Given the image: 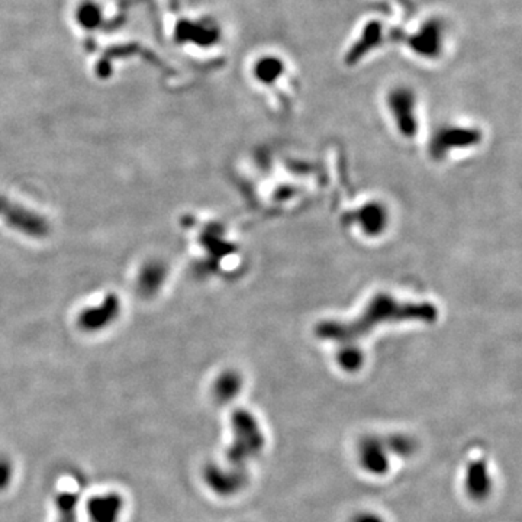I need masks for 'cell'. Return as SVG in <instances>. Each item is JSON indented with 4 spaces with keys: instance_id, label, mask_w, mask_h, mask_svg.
Instances as JSON below:
<instances>
[{
    "instance_id": "6da1fadb",
    "label": "cell",
    "mask_w": 522,
    "mask_h": 522,
    "mask_svg": "<svg viewBox=\"0 0 522 522\" xmlns=\"http://www.w3.org/2000/svg\"><path fill=\"white\" fill-rule=\"evenodd\" d=\"M435 309L428 303H399L389 296H379L373 299L363 315L347 324L325 323L318 328L319 336L327 340L351 341L360 339L379 323L392 321H431L435 318Z\"/></svg>"
},
{
    "instance_id": "7a4b0ae2",
    "label": "cell",
    "mask_w": 522,
    "mask_h": 522,
    "mask_svg": "<svg viewBox=\"0 0 522 522\" xmlns=\"http://www.w3.org/2000/svg\"><path fill=\"white\" fill-rule=\"evenodd\" d=\"M447 29L443 19L439 16H431L421 22L415 31L405 38L409 51L421 60L435 61L440 60L446 49Z\"/></svg>"
},
{
    "instance_id": "3957f363",
    "label": "cell",
    "mask_w": 522,
    "mask_h": 522,
    "mask_svg": "<svg viewBox=\"0 0 522 522\" xmlns=\"http://www.w3.org/2000/svg\"><path fill=\"white\" fill-rule=\"evenodd\" d=\"M387 108L403 136L416 132V95L409 86H395L387 95Z\"/></svg>"
},
{
    "instance_id": "277c9868",
    "label": "cell",
    "mask_w": 522,
    "mask_h": 522,
    "mask_svg": "<svg viewBox=\"0 0 522 522\" xmlns=\"http://www.w3.org/2000/svg\"><path fill=\"white\" fill-rule=\"evenodd\" d=\"M0 215L5 216L6 224L10 228L31 238H44L49 232V225L41 215L24 206L9 204L8 200H5L3 206L0 208Z\"/></svg>"
},
{
    "instance_id": "5b68a950",
    "label": "cell",
    "mask_w": 522,
    "mask_h": 522,
    "mask_svg": "<svg viewBox=\"0 0 522 522\" xmlns=\"http://www.w3.org/2000/svg\"><path fill=\"white\" fill-rule=\"evenodd\" d=\"M384 41V26L377 19L367 21L361 29L359 37L352 41L350 48L344 54V63L347 65H356L363 61L367 56L375 53L382 47Z\"/></svg>"
},
{
    "instance_id": "8992f818",
    "label": "cell",
    "mask_w": 522,
    "mask_h": 522,
    "mask_svg": "<svg viewBox=\"0 0 522 522\" xmlns=\"http://www.w3.org/2000/svg\"><path fill=\"white\" fill-rule=\"evenodd\" d=\"M177 37L181 42L195 44L202 48H211L221 41L222 31L212 19H186L179 24Z\"/></svg>"
},
{
    "instance_id": "52a82bcc",
    "label": "cell",
    "mask_w": 522,
    "mask_h": 522,
    "mask_svg": "<svg viewBox=\"0 0 522 522\" xmlns=\"http://www.w3.org/2000/svg\"><path fill=\"white\" fill-rule=\"evenodd\" d=\"M389 447L386 440L377 437H367L359 446V463L370 475H384L389 470Z\"/></svg>"
},
{
    "instance_id": "ba28073f",
    "label": "cell",
    "mask_w": 522,
    "mask_h": 522,
    "mask_svg": "<svg viewBox=\"0 0 522 522\" xmlns=\"http://www.w3.org/2000/svg\"><path fill=\"white\" fill-rule=\"evenodd\" d=\"M121 302L115 295H108L97 307L88 308L79 315L77 324L84 331H99L112 324L120 315Z\"/></svg>"
},
{
    "instance_id": "9c48e42d",
    "label": "cell",
    "mask_w": 522,
    "mask_h": 522,
    "mask_svg": "<svg viewBox=\"0 0 522 522\" xmlns=\"http://www.w3.org/2000/svg\"><path fill=\"white\" fill-rule=\"evenodd\" d=\"M286 61L282 56L275 53H264L259 56L251 64V76L259 84L272 88L277 84L286 74Z\"/></svg>"
},
{
    "instance_id": "30bf717a",
    "label": "cell",
    "mask_w": 522,
    "mask_h": 522,
    "mask_svg": "<svg viewBox=\"0 0 522 522\" xmlns=\"http://www.w3.org/2000/svg\"><path fill=\"white\" fill-rule=\"evenodd\" d=\"M491 475L487 464L483 460H473L467 468L466 487L473 498H483L491 491Z\"/></svg>"
},
{
    "instance_id": "8fae6325",
    "label": "cell",
    "mask_w": 522,
    "mask_h": 522,
    "mask_svg": "<svg viewBox=\"0 0 522 522\" xmlns=\"http://www.w3.org/2000/svg\"><path fill=\"white\" fill-rule=\"evenodd\" d=\"M165 267L160 261L147 263L138 276V292L145 296H154L164 283Z\"/></svg>"
},
{
    "instance_id": "7c38bea8",
    "label": "cell",
    "mask_w": 522,
    "mask_h": 522,
    "mask_svg": "<svg viewBox=\"0 0 522 522\" xmlns=\"http://www.w3.org/2000/svg\"><path fill=\"white\" fill-rule=\"evenodd\" d=\"M102 21H104L102 8H100L96 2L86 0V2H81L77 6L76 22L80 28L88 29V31H95L102 25Z\"/></svg>"
},
{
    "instance_id": "4fadbf2b",
    "label": "cell",
    "mask_w": 522,
    "mask_h": 522,
    "mask_svg": "<svg viewBox=\"0 0 522 522\" xmlns=\"http://www.w3.org/2000/svg\"><path fill=\"white\" fill-rule=\"evenodd\" d=\"M478 140H479V132L476 129L456 127V128H447V129L440 131V133L435 138V142L439 144V148H441L446 144H451L452 147L459 144L468 145V144L476 142Z\"/></svg>"
},
{
    "instance_id": "5bb4252c",
    "label": "cell",
    "mask_w": 522,
    "mask_h": 522,
    "mask_svg": "<svg viewBox=\"0 0 522 522\" xmlns=\"http://www.w3.org/2000/svg\"><path fill=\"white\" fill-rule=\"evenodd\" d=\"M241 387L240 379L237 375L227 373L222 375L215 383V395L220 400H231L237 396Z\"/></svg>"
},
{
    "instance_id": "9a60e30c",
    "label": "cell",
    "mask_w": 522,
    "mask_h": 522,
    "mask_svg": "<svg viewBox=\"0 0 522 522\" xmlns=\"http://www.w3.org/2000/svg\"><path fill=\"white\" fill-rule=\"evenodd\" d=\"M351 522H384L377 514L373 512H364V514H357L354 518H352Z\"/></svg>"
},
{
    "instance_id": "2e32d148",
    "label": "cell",
    "mask_w": 522,
    "mask_h": 522,
    "mask_svg": "<svg viewBox=\"0 0 522 522\" xmlns=\"http://www.w3.org/2000/svg\"><path fill=\"white\" fill-rule=\"evenodd\" d=\"M5 200H6V199H5L3 196H0V208H2V206H3V204H5Z\"/></svg>"
}]
</instances>
